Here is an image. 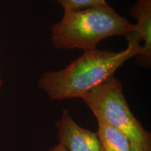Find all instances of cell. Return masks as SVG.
<instances>
[{"mask_svg":"<svg viewBox=\"0 0 151 151\" xmlns=\"http://www.w3.org/2000/svg\"><path fill=\"white\" fill-rule=\"evenodd\" d=\"M97 135L101 151H129L131 143L125 135L116 128L98 122Z\"/></svg>","mask_w":151,"mask_h":151,"instance_id":"obj_6","label":"cell"},{"mask_svg":"<svg viewBox=\"0 0 151 151\" xmlns=\"http://www.w3.org/2000/svg\"><path fill=\"white\" fill-rule=\"evenodd\" d=\"M129 151H140V150H139V149H137V148H134V147L132 146V145H131V149H130V150H129Z\"/></svg>","mask_w":151,"mask_h":151,"instance_id":"obj_10","label":"cell"},{"mask_svg":"<svg viewBox=\"0 0 151 151\" xmlns=\"http://www.w3.org/2000/svg\"><path fill=\"white\" fill-rule=\"evenodd\" d=\"M126 37L128 46L122 51L97 48L85 51L65 69L43 73L38 86L51 100L83 99L90 90L113 76L129 58L141 54L143 47L137 35L132 32Z\"/></svg>","mask_w":151,"mask_h":151,"instance_id":"obj_1","label":"cell"},{"mask_svg":"<svg viewBox=\"0 0 151 151\" xmlns=\"http://www.w3.org/2000/svg\"><path fill=\"white\" fill-rule=\"evenodd\" d=\"M83 100L97 122L122 132L140 151H151V134L134 116L124 96L122 85L114 76L87 94Z\"/></svg>","mask_w":151,"mask_h":151,"instance_id":"obj_3","label":"cell"},{"mask_svg":"<svg viewBox=\"0 0 151 151\" xmlns=\"http://www.w3.org/2000/svg\"><path fill=\"white\" fill-rule=\"evenodd\" d=\"M55 127L59 143L67 151H101L97 134L81 127L67 109H63Z\"/></svg>","mask_w":151,"mask_h":151,"instance_id":"obj_4","label":"cell"},{"mask_svg":"<svg viewBox=\"0 0 151 151\" xmlns=\"http://www.w3.org/2000/svg\"><path fill=\"white\" fill-rule=\"evenodd\" d=\"M130 14L137 20L133 32L139 40L143 41V50L138 56L141 66L150 67L151 65V0H137L129 9Z\"/></svg>","mask_w":151,"mask_h":151,"instance_id":"obj_5","label":"cell"},{"mask_svg":"<svg viewBox=\"0 0 151 151\" xmlns=\"http://www.w3.org/2000/svg\"><path fill=\"white\" fill-rule=\"evenodd\" d=\"M49 151H67V150L63 146H62L61 144L58 143V144H57L56 146L52 147V148L49 150Z\"/></svg>","mask_w":151,"mask_h":151,"instance_id":"obj_8","label":"cell"},{"mask_svg":"<svg viewBox=\"0 0 151 151\" xmlns=\"http://www.w3.org/2000/svg\"><path fill=\"white\" fill-rule=\"evenodd\" d=\"M54 1L62 6L65 12L108 5L106 0H54Z\"/></svg>","mask_w":151,"mask_h":151,"instance_id":"obj_7","label":"cell"},{"mask_svg":"<svg viewBox=\"0 0 151 151\" xmlns=\"http://www.w3.org/2000/svg\"><path fill=\"white\" fill-rule=\"evenodd\" d=\"M2 84H3V81H2V79H1V71H0V91H1Z\"/></svg>","mask_w":151,"mask_h":151,"instance_id":"obj_9","label":"cell"},{"mask_svg":"<svg viewBox=\"0 0 151 151\" xmlns=\"http://www.w3.org/2000/svg\"><path fill=\"white\" fill-rule=\"evenodd\" d=\"M134 25L109 4L65 12L52 26L51 41L58 49L97 48L101 41L113 36L127 37Z\"/></svg>","mask_w":151,"mask_h":151,"instance_id":"obj_2","label":"cell"}]
</instances>
